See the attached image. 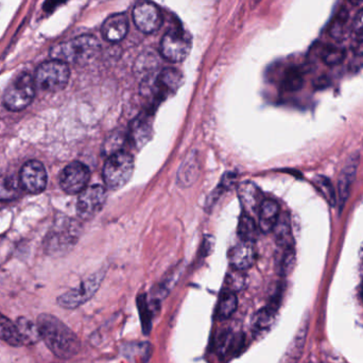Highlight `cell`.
Masks as SVG:
<instances>
[{"label":"cell","mask_w":363,"mask_h":363,"mask_svg":"<svg viewBox=\"0 0 363 363\" xmlns=\"http://www.w3.org/2000/svg\"><path fill=\"white\" fill-rule=\"evenodd\" d=\"M36 324L42 340L58 358L67 360L80 352L81 342L77 335L59 319L43 314L37 318Z\"/></svg>","instance_id":"obj_1"},{"label":"cell","mask_w":363,"mask_h":363,"mask_svg":"<svg viewBox=\"0 0 363 363\" xmlns=\"http://www.w3.org/2000/svg\"><path fill=\"white\" fill-rule=\"evenodd\" d=\"M99 50L100 44L95 36L86 34L53 46L50 50V57L67 65L84 64L95 58Z\"/></svg>","instance_id":"obj_2"},{"label":"cell","mask_w":363,"mask_h":363,"mask_svg":"<svg viewBox=\"0 0 363 363\" xmlns=\"http://www.w3.org/2000/svg\"><path fill=\"white\" fill-rule=\"evenodd\" d=\"M134 167L133 156L128 152H116L108 156L102 172L106 187L118 190L126 186L133 176Z\"/></svg>","instance_id":"obj_3"},{"label":"cell","mask_w":363,"mask_h":363,"mask_svg":"<svg viewBox=\"0 0 363 363\" xmlns=\"http://www.w3.org/2000/svg\"><path fill=\"white\" fill-rule=\"evenodd\" d=\"M69 77L70 70L67 64L58 60H50L37 67L34 82L44 92L57 93L65 88Z\"/></svg>","instance_id":"obj_4"},{"label":"cell","mask_w":363,"mask_h":363,"mask_svg":"<svg viewBox=\"0 0 363 363\" xmlns=\"http://www.w3.org/2000/svg\"><path fill=\"white\" fill-rule=\"evenodd\" d=\"M35 82L29 74H22L13 80L3 94V104L12 112L23 111L33 101Z\"/></svg>","instance_id":"obj_5"},{"label":"cell","mask_w":363,"mask_h":363,"mask_svg":"<svg viewBox=\"0 0 363 363\" xmlns=\"http://www.w3.org/2000/svg\"><path fill=\"white\" fill-rule=\"evenodd\" d=\"M105 278V271L100 270L86 278L79 286L58 298V304L64 310H76L95 296Z\"/></svg>","instance_id":"obj_6"},{"label":"cell","mask_w":363,"mask_h":363,"mask_svg":"<svg viewBox=\"0 0 363 363\" xmlns=\"http://www.w3.org/2000/svg\"><path fill=\"white\" fill-rule=\"evenodd\" d=\"M192 42L189 34L183 30L167 32L160 42V53L172 63L184 61L192 50Z\"/></svg>","instance_id":"obj_7"},{"label":"cell","mask_w":363,"mask_h":363,"mask_svg":"<svg viewBox=\"0 0 363 363\" xmlns=\"http://www.w3.org/2000/svg\"><path fill=\"white\" fill-rule=\"evenodd\" d=\"M183 82V76L174 68H166L155 77L144 80L142 85L147 86L148 92L153 95L156 100H164L168 96L176 93Z\"/></svg>","instance_id":"obj_8"},{"label":"cell","mask_w":363,"mask_h":363,"mask_svg":"<svg viewBox=\"0 0 363 363\" xmlns=\"http://www.w3.org/2000/svg\"><path fill=\"white\" fill-rule=\"evenodd\" d=\"M133 22L144 33H153L162 27V12L150 0H140L134 6Z\"/></svg>","instance_id":"obj_9"},{"label":"cell","mask_w":363,"mask_h":363,"mask_svg":"<svg viewBox=\"0 0 363 363\" xmlns=\"http://www.w3.org/2000/svg\"><path fill=\"white\" fill-rule=\"evenodd\" d=\"M105 188L101 185H93L86 187L80 194L77 202V212L80 218L90 220L99 214L106 202Z\"/></svg>","instance_id":"obj_10"},{"label":"cell","mask_w":363,"mask_h":363,"mask_svg":"<svg viewBox=\"0 0 363 363\" xmlns=\"http://www.w3.org/2000/svg\"><path fill=\"white\" fill-rule=\"evenodd\" d=\"M90 169L80 162H70L60 176V185L68 194H81L87 187Z\"/></svg>","instance_id":"obj_11"},{"label":"cell","mask_w":363,"mask_h":363,"mask_svg":"<svg viewBox=\"0 0 363 363\" xmlns=\"http://www.w3.org/2000/svg\"><path fill=\"white\" fill-rule=\"evenodd\" d=\"M24 190L32 194H41L47 186V172L39 160L26 162L19 174Z\"/></svg>","instance_id":"obj_12"},{"label":"cell","mask_w":363,"mask_h":363,"mask_svg":"<svg viewBox=\"0 0 363 363\" xmlns=\"http://www.w3.org/2000/svg\"><path fill=\"white\" fill-rule=\"evenodd\" d=\"M256 260L254 242H240L235 244L228 253V260L235 270L244 271L251 268Z\"/></svg>","instance_id":"obj_13"},{"label":"cell","mask_w":363,"mask_h":363,"mask_svg":"<svg viewBox=\"0 0 363 363\" xmlns=\"http://www.w3.org/2000/svg\"><path fill=\"white\" fill-rule=\"evenodd\" d=\"M359 166V155H353L346 162V165L341 171L338 180V198L340 208H343L346 202L348 201V196L351 194V188L354 183L355 178L357 176V170Z\"/></svg>","instance_id":"obj_14"},{"label":"cell","mask_w":363,"mask_h":363,"mask_svg":"<svg viewBox=\"0 0 363 363\" xmlns=\"http://www.w3.org/2000/svg\"><path fill=\"white\" fill-rule=\"evenodd\" d=\"M238 196L242 203L244 214L253 217L258 214L264 199L258 186L252 182H244L238 187Z\"/></svg>","instance_id":"obj_15"},{"label":"cell","mask_w":363,"mask_h":363,"mask_svg":"<svg viewBox=\"0 0 363 363\" xmlns=\"http://www.w3.org/2000/svg\"><path fill=\"white\" fill-rule=\"evenodd\" d=\"M102 35L106 41L117 43L126 37L129 31V21L124 14H113L104 21Z\"/></svg>","instance_id":"obj_16"},{"label":"cell","mask_w":363,"mask_h":363,"mask_svg":"<svg viewBox=\"0 0 363 363\" xmlns=\"http://www.w3.org/2000/svg\"><path fill=\"white\" fill-rule=\"evenodd\" d=\"M258 214L260 230L264 233L271 232V230H273V228L278 222V217H280V205L274 200L266 199L262 201Z\"/></svg>","instance_id":"obj_17"},{"label":"cell","mask_w":363,"mask_h":363,"mask_svg":"<svg viewBox=\"0 0 363 363\" xmlns=\"http://www.w3.org/2000/svg\"><path fill=\"white\" fill-rule=\"evenodd\" d=\"M198 156L194 152H192L187 158L182 162L180 169L178 171V186L183 188L189 187L196 182L199 176Z\"/></svg>","instance_id":"obj_18"},{"label":"cell","mask_w":363,"mask_h":363,"mask_svg":"<svg viewBox=\"0 0 363 363\" xmlns=\"http://www.w3.org/2000/svg\"><path fill=\"white\" fill-rule=\"evenodd\" d=\"M75 242V230L68 226L67 228H58L50 233L48 236L47 248L51 252H60L69 248Z\"/></svg>","instance_id":"obj_19"},{"label":"cell","mask_w":363,"mask_h":363,"mask_svg":"<svg viewBox=\"0 0 363 363\" xmlns=\"http://www.w3.org/2000/svg\"><path fill=\"white\" fill-rule=\"evenodd\" d=\"M274 236L278 248L294 246V236H292V221L290 217L286 212H280L278 222L273 228Z\"/></svg>","instance_id":"obj_20"},{"label":"cell","mask_w":363,"mask_h":363,"mask_svg":"<svg viewBox=\"0 0 363 363\" xmlns=\"http://www.w3.org/2000/svg\"><path fill=\"white\" fill-rule=\"evenodd\" d=\"M24 188L21 180L15 176H0V201H12L21 196Z\"/></svg>","instance_id":"obj_21"},{"label":"cell","mask_w":363,"mask_h":363,"mask_svg":"<svg viewBox=\"0 0 363 363\" xmlns=\"http://www.w3.org/2000/svg\"><path fill=\"white\" fill-rule=\"evenodd\" d=\"M15 324L23 344L31 346V344L41 340V334H40L39 328H37L36 323L32 322L27 318H18Z\"/></svg>","instance_id":"obj_22"},{"label":"cell","mask_w":363,"mask_h":363,"mask_svg":"<svg viewBox=\"0 0 363 363\" xmlns=\"http://www.w3.org/2000/svg\"><path fill=\"white\" fill-rule=\"evenodd\" d=\"M238 307V298L235 292L226 289L220 296L218 306H217V318L219 320H226L233 316Z\"/></svg>","instance_id":"obj_23"},{"label":"cell","mask_w":363,"mask_h":363,"mask_svg":"<svg viewBox=\"0 0 363 363\" xmlns=\"http://www.w3.org/2000/svg\"><path fill=\"white\" fill-rule=\"evenodd\" d=\"M0 340L5 341L12 346H21L23 344L15 323L12 322L1 312H0Z\"/></svg>","instance_id":"obj_24"},{"label":"cell","mask_w":363,"mask_h":363,"mask_svg":"<svg viewBox=\"0 0 363 363\" xmlns=\"http://www.w3.org/2000/svg\"><path fill=\"white\" fill-rule=\"evenodd\" d=\"M260 226L253 217L242 214L238 226V236L242 242H254L258 237Z\"/></svg>","instance_id":"obj_25"},{"label":"cell","mask_w":363,"mask_h":363,"mask_svg":"<svg viewBox=\"0 0 363 363\" xmlns=\"http://www.w3.org/2000/svg\"><path fill=\"white\" fill-rule=\"evenodd\" d=\"M296 250L294 246H288V248H280V255L278 256V272L280 276H287L292 273V271L294 270V266H296Z\"/></svg>","instance_id":"obj_26"},{"label":"cell","mask_w":363,"mask_h":363,"mask_svg":"<svg viewBox=\"0 0 363 363\" xmlns=\"http://www.w3.org/2000/svg\"><path fill=\"white\" fill-rule=\"evenodd\" d=\"M151 131V121L149 120V115L138 117L132 126V137L137 146H142L147 142Z\"/></svg>","instance_id":"obj_27"},{"label":"cell","mask_w":363,"mask_h":363,"mask_svg":"<svg viewBox=\"0 0 363 363\" xmlns=\"http://www.w3.org/2000/svg\"><path fill=\"white\" fill-rule=\"evenodd\" d=\"M276 312L278 310L271 308L267 305L260 312H256L255 316L253 318V325L258 332L269 330L276 321Z\"/></svg>","instance_id":"obj_28"},{"label":"cell","mask_w":363,"mask_h":363,"mask_svg":"<svg viewBox=\"0 0 363 363\" xmlns=\"http://www.w3.org/2000/svg\"><path fill=\"white\" fill-rule=\"evenodd\" d=\"M138 312H140V322H142V332L144 335H149L152 328V312L148 304L147 298L144 294L137 298Z\"/></svg>","instance_id":"obj_29"},{"label":"cell","mask_w":363,"mask_h":363,"mask_svg":"<svg viewBox=\"0 0 363 363\" xmlns=\"http://www.w3.org/2000/svg\"><path fill=\"white\" fill-rule=\"evenodd\" d=\"M314 184L318 188L325 200L330 205L335 206L337 204V194L335 192L334 186L330 183L328 178L323 176H318L314 178Z\"/></svg>","instance_id":"obj_30"},{"label":"cell","mask_w":363,"mask_h":363,"mask_svg":"<svg viewBox=\"0 0 363 363\" xmlns=\"http://www.w3.org/2000/svg\"><path fill=\"white\" fill-rule=\"evenodd\" d=\"M304 84V77L302 71L298 68H290L287 70L284 80H282V86L288 92H296L302 88Z\"/></svg>","instance_id":"obj_31"},{"label":"cell","mask_w":363,"mask_h":363,"mask_svg":"<svg viewBox=\"0 0 363 363\" xmlns=\"http://www.w3.org/2000/svg\"><path fill=\"white\" fill-rule=\"evenodd\" d=\"M346 50L338 46H328L322 52V60L326 65L337 66L346 59Z\"/></svg>","instance_id":"obj_32"},{"label":"cell","mask_w":363,"mask_h":363,"mask_svg":"<svg viewBox=\"0 0 363 363\" xmlns=\"http://www.w3.org/2000/svg\"><path fill=\"white\" fill-rule=\"evenodd\" d=\"M348 19V12H346L344 9L341 10L340 13L337 15V17L335 18L334 22H332V26H330V32L332 39L340 41V40H342L343 37L346 36V28Z\"/></svg>","instance_id":"obj_33"},{"label":"cell","mask_w":363,"mask_h":363,"mask_svg":"<svg viewBox=\"0 0 363 363\" xmlns=\"http://www.w3.org/2000/svg\"><path fill=\"white\" fill-rule=\"evenodd\" d=\"M305 341V332H300L294 339L292 346L289 348L288 353L286 354V357L282 359L280 363H296L298 362V358H300L301 353H302L303 346H304Z\"/></svg>","instance_id":"obj_34"},{"label":"cell","mask_w":363,"mask_h":363,"mask_svg":"<svg viewBox=\"0 0 363 363\" xmlns=\"http://www.w3.org/2000/svg\"><path fill=\"white\" fill-rule=\"evenodd\" d=\"M136 66H137L140 74H144V80H147L152 77L151 74L153 72L155 66H158V61H155V58L153 56L148 53V56H146L144 58H140V59L138 58Z\"/></svg>","instance_id":"obj_35"},{"label":"cell","mask_w":363,"mask_h":363,"mask_svg":"<svg viewBox=\"0 0 363 363\" xmlns=\"http://www.w3.org/2000/svg\"><path fill=\"white\" fill-rule=\"evenodd\" d=\"M244 276H242V271L235 270L233 271L232 273L228 274V278H226V286H228V290L235 292L237 290L242 289V287L244 286Z\"/></svg>","instance_id":"obj_36"},{"label":"cell","mask_w":363,"mask_h":363,"mask_svg":"<svg viewBox=\"0 0 363 363\" xmlns=\"http://www.w3.org/2000/svg\"><path fill=\"white\" fill-rule=\"evenodd\" d=\"M352 50L356 56L363 57V33L357 34L352 42Z\"/></svg>","instance_id":"obj_37"},{"label":"cell","mask_w":363,"mask_h":363,"mask_svg":"<svg viewBox=\"0 0 363 363\" xmlns=\"http://www.w3.org/2000/svg\"><path fill=\"white\" fill-rule=\"evenodd\" d=\"M353 30L357 34L363 33V9H361L355 16L354 21H353Z\"/></svg>","instance_id":"obj_38"},{"label":"cell","mask_w":363,"mask_h":363,"mask_svg":"<svg viewBox=\"0 0 363 363\" xmlns=\"http://www.w3.org/2000/svg\"><path fill=\"white\" fill-rule=\"evenodd\" d=\"M352 5L358 6L363 3V0H348Z\"/></svg>","instance_id":"obj_39"},{"label":"cell","mask_w":363,"mask_h":363,"mask_svg":"<svg viewBox=\"0 0 363 363\" xmlns=\"http://www.w3.org/2000/svg\"><path fill=\"white\" fill-rule=\"evenodd\" d=\"M361 298H362V301H363V285H362V288H361Z\"/></svg>","instance_id":"obj_40"}]
</instances>
